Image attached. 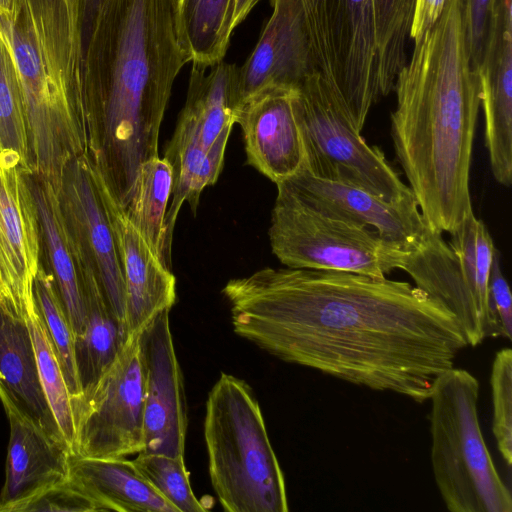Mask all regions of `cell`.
Here are the masks:
<instances>
[{"label":"cell","instance_id":"obj_27","mask_svg":"<svg viewBox=\"0 0 512 512\" xmlns=\"http://www.w3.org/2000/svg\"><path fill=\"white\" fill-rule=\"evenodd\" d=\"M173 169L159 156L143 162L137 169L124 211L151 249L171 269V254L166 248L165 215L171 196Z\"/></svg>","mask_w":512,"mask_h":512},{"label":"cell","instance_id":"obj_3","mask_svg":"<svg viewBox=\"0 0 512 512\" xmlns=\"http://www.w3.org/2000/svg\"><path fill=\"white\" fill-rule=\"evenodd\" d=\"M391 136L427 226L454 232L473 211L469 174L480 82L470 63L461 0H447L397 75Z\"/></svg>","mask_w":512,"mask_h":512},{"label":"cell","instance_id":"obj_40","mask_svg":"<svg viewBox=\"0 0 512 512\" xmlns=\"http://www.w3.org/2000/svg\"><path fill=\"white\" fill-rule=\"evenodd\" d=\"M16 0H0V12L12 11Z\"/></svg>","mask_w":512,"mask_h":512},{"label":"cell","instance_id":"obj_37","mask_svg":"<svg viewBox=\"0 0 512 512\" xmlns=\"http://www.w3.org/2000/svg\"><path fill=\"white\" fill-rule=\"evenodd\" d=\"M447 0H416L412 28L411 40L414 43L420 41L424 35L432 28Z\"/></svg>","mask_w":512,"mask_h":512},{"label":"cell","instance_id":"obj_15","mask_svg":"<svg viewBox=\"0 0 512 512\" xmlns=\"http://www.w3.org/2000/svg\"><path fill=\"white\" fill-rule=\"evenodd\" d=\"M272 13L245 63L238 67L240 106L269 88H296L316 71L301 0H270Z\"/></svg>","mask_w":512,"mask_h":512},{"label":"cell","instance_id":"obj_25","mask_svg":"<svg viewBox=\"0 0 512 512\" xmlns=\"http://www.w3.org/2000/svg\"><path fill=\"white\" fill-rule=\"evenodd\" d=\"M230 132L224 131L209 150L196 142L167 146L164 157L173 169L172 201L165 215L166 248L170 254L180 208L187 201L196 214L203 189L213 185L221 173Z\"/></svg>","mask_w":512,"mask_h":512},{"label":"cell","instance_id":"obj_12","mask_svg":"<svg viewBox=\"0 0 512 512\" xmlns=\"http://www.w3.org/2000/svg\"><path fill=\"white\" fill-rule=\"evenodd\" d=\"M40 224L28 172L0 155V307L24 318L40 266Z\"/></svg>","mask_w":512,"mask_h":512},{"label":"cell","instance_id":"obj_9","mask_svg":"<svg viewBox=\"0 0 512 512\" xmlns=\"http://www.w3.org/2000/svg\"><path fill=\"white\" fill-rule=\"evenodd\" d=\"M276 186L268 236L273 254L285 266L377 278L402 268L409 249L382 238L374 229L311 208L283 182Z\"/></svg>","mask_w":512,"mask_h":512},{"label":"cell","instance_id":"obj_35","mask_svg":"<svg viewBox=\"0 0 512 512\" xmlns=\"http://www.w3.org/2000/svg\"><path fill=\"white\" fill-rule=\"evenodd\" d=\"M496 0H461L462 20L472 68L483 60Z\"/></svg>","mask_w":512,"mask_h":512},{"label":"cell","instance_id":"obj_1","mask_svg":"<svg viewBox=\"0 0 512 512\" xmlns=\"http://www.w3.org/2000/svg\"><path fill=\"white\" fill-rule=\"evenodd\" d=\"M222 294L235 333L271 355L418 403L468 346L457 318L406 281L268 267Z\"/></svg>","mask_w":512,"mask_h":512},{"label":"cell","instance_id":"obj_8","mask_svg":"<svg viewBox=\"0 0 512 512\" xmlns=\"http://www.w3.org/2000/svg\"><path fill=\"white\" fill-rule=\"evenodd\" d=\"M304 167L314 176L353 185L390 203L416 201L410 187L376 146L361 135L350 113L316 71L295 88Z\"/></svg>","mask_w":512,"mask_h":512},{"label":"cell","instance_id":"obj_21","mask_svg":"<svg viewBox=\"0 0 512 512\" xmlns=\"http://www.w3.org/2000/svg\"><path fill=\"white\" fill-rule=\"evenodd\" d=\"M1 398L10 401L52 439L66 443L40 381L34 345L25 318L0 307Z\"/></svg>","mask_w":512,"mask_h":512},{"label":"cell","instance_id":"obj_33","mask_svg":"<svg viewBox=\"0 0 512 512\" xmlns=\"http://www.w3.org/2000/svg\"><path fill=\"white\" fill-rule=\"evenodd\" d=\"M492 432L507 466L512 464V350L502 348L494 357L490 374Z\"/></svg>","mask_w":512,"mask_h":512},{"label":"cell","instance_id":"obj_36","mask_svg":"<svg viewBox=\"0 0 512 512\" xmlns=\"http://www.w3.org/2000/svg\"><path fill=\"white\" fill-rule=\"evenodd\" d=\"M489 294L491 306L500 327L502 337L512 335V297L509 285L502 273L500 253L496 249L490 271Z\"/></svg>","mask_w":512,"mask_h":512},{"label":"cell","instance_id":"obj_5","mask_svg":"<svg viewBox=\"0 0 512 512\" xmlns=\"http://www.w3.org/2000/svg\"><path fill=\"white\" fill-rule=\"evenodd\" d=\"M314 68L361 131L407 63L416 0H301Z\"/></svg>","mask_w":512,"mask_h":512},{"label":"cell","instance_id":"obj_19","mask_svg":"<svg viewBox=\"0 0 512 512\" xmlns=\"http://www.w3.org/2000/svg\"><path fill=\"white\" fill-rule=\"evenodd\" d=\"M401 270L457 318L468 346L475 347L488 337V323L441 233L428 228L421 242L408 250Z\"/></svg>","mask_w":512,"mask_h":512},{"label":"cell","instance_id":"obj_20","mask_svg":"<svg viewBox=\"0 0 512 512\" xmlns=\"http://www.w3.org/2000/svg\"><path fill=\"white\" fill-rule=\"evenodd\" d=\"M239 107L238 66L224 61L209 68L192 64L185 105L168 145L196 142L209 150L232 129Z\"/></svg>","mask_w":512,"mask_h":512},{"label":"cell","instance_id":"obj_30","mask_svg":"<svg viewBox=\"0 0 512 512\" xmlns=\"http://www.w3.org/2000/svg\"><path fill=\"white\" fill-rule=\"evenodd\" d=\"M34 298L56 350L71 396V404H73L81 396L74 358L75 335L56 291L53 278L41 262L34 282Z\"/></svg>","mask_w":512,"mask_h":512},{"label":"cell","instance_id":"obj_32","mask_svg":"<svg viewBox=\"0 0 512 512\" xmlns=\"http://www.w3.org/2000/svg\"><path fill=\"white\" fill-rule=\"evenodd\" d=\"M132 462L141 476L177 512L206 511L192 491L183 455L139 452Z\"/></svg>","mask_w":512,"mask_h":512},{"label":"cell","instance_id":"obj_29","mask_svg":"<svg viewBox=\"0 0 512 512\" xmlns=\"http://www.w3.org/2000/svg\"><path fill=\"white\" fill-rule=\"evenodd\" d=\"M24 318L33 341L39 377L44 393L62 435L72 451L74 422L71 396L56 350L39 314L35 298L26 305Z\"/></svg>","mask_w":512,"mask_h":512},{"label":"cell","instance_id":"obj_34","mask_svg":"<svg viewBox=\"0 0 512 512\" xmlns=\"http://www.w3.org/2000/svg\"><path fill=\"white\" fill-rule=\"evenodd\" d=\"M28 511H101L98 504L68 476L20 504L14 512Z\"/></svg>","mask_w":512,"mask_h":512},{"label":"cell","instance_id":"obj_23","mask_svg":"<svg viewBox=\"0 0 512 512\" xmlns=\"http://www.w3.org/2000/svg\"><path fill=\"white\" fill-rule=\"evenodd\" d=\"M69 477L101 511L177 512L141 476L132 460L69 456Z\"/></svg>","mask_w":512,"mask_h":512},{"label":"cell","instance_id":"obj_17","mask_svg":"<svg viewBox=\"0 0 512 512\" xmlns=\"http://www.w3.org/2000/svg\"><path fill=\"white\" fill-rule=\"evenodd\" d=\"M96 175L122 265L125 325L132 336L155 315L163 310H171L176 301V280L171 269L154 253L113 198L97 171Z\"/></svg>","mask_w":512,"mask_h":512},{"label":"cell","instance_id":"obj_18","mask_svg":"<svg viewBox=\"0 0 512 512\" xmlns=\"http://www.w3.org/2000/svg\"><path fill=\"white\" fill-rule=\"evenodd\" d=\"M0 400L10 426L0 512H14L20 504L68 478L72 451L65 442L52 439L10 401Z\"/></svg>","mask_w":512,"mask_h":512},{"label":"cell","instance_id":"obj_11","mask_svg":"<svg viewBox=\"0 0 512 512\" xmlns=\"http://www.w3.org/2000/svg\"><path fill=\"white\" fill-rule=\"evenodd\" d=\"M55 191L80 268L93 274L110 312L125 325L122 265L96 171L86 154L67 162Z\"/></svg>","mask_w":512,"mask_h":512},{"label":"cell","instance_id":"obj_31","mask_svg":"<svg viewBox=\"0 0 512 512\" xmlns=\"http://www.w3.org/2000/svg\"><path fill=\"white\" fill-rule=\"evenodd\" d=\"M0 155L15 156L28 171V138L22 91L10 50L0 33Z\"/></svg>","mask_w":512,"mask_h":512},{"label":"cell","instance_id":"obj_24","mask_svg":"<svg viewBox=\"0 0 512 512\" xmlns=\"http://www.w3.org/2000/svg\"><path fill=\"white\" fill-rule=\"evenodd\" d=\"M81 276L86 319L82 332L74 339L80 398L93 388L130 337L125 325L107 307L93 274L81 269Z\"/></svg>","mask_w":512,"mask_h":512},{"label":"cell","instance_id":"obj_28","mask_svg":"<svg viewBox=\"0 0 512 512\" xmlns=\"http://www.w3.org/2000/svg\"><path fill=\"white\" fill-rule=\"evenodd\" d=\"M450 236L448 245L457 258L461 273L488 323V337L502 336L489 294L490 271L496 248L488 229L472 211Z\"/></svg>","mask_w":512,"mask_h":512},{"label":"cell","instance_id":"obj_6","mask_svg":"<svg viewBox=\"0 0 512 512\" xmlns=\"http://www.w3.org/2000/svg\"><path fill=\"white\" fill-rule=\"evenodd\" d=\"M204 438L211 484L225 511L289 510L282 469L244 380L221 373L207 397Z\"/></svg>","mask_w":512,"mask_h":512},{"label":"cell","instance_id":"obj_38","mask_svg":"<svg viewBox=\"0 0 512 512\" xmlns=\"http://www.w3.org/2000/svg\"><path fill=\"white\" fill-rule=\"evenodd\" d=\"M106 1L107 0H80L83 57Z\"/></svg>","mask_w":512,"mask_h":512},{"label":"cell","instance_id":"obj_22","mask_svg":"<svg viewBox=\"0 0 512 512\" xmlns=\"http://www.w3.org/2000/svg\"><path fill=\"white\" fill-rule=\"evenodd\" d=\"M40 224V262L53 278L74 335L85 325L86 307L80 265L67 235L53 186L28 173Z\"/></svg>","mask_w":512,"mask_h":512},{"label":"cell","instance_id":"obj_14","mask_svg":"<svg viewBox=\"0 0 512 512\" xmlns=\"http://www.w3.org/2000/svg\"><path fill=\"white\" fill-rule=\"evenodd\" d=\"M280 182L311 208L373 228L382 238L406 249L419 244L429 228L417 201L390 203L359 187L318 178L304 166Z\"/></svg>","mask_w":512,"mask_h":512},{"label":"cell","instance_id":"obj_7","mask_svg":"<svg viewBox=\"0 0 512 512\" xmlns=\"http://www.w3.org/2000/svg\"><path fill=\"white\" fill-rule=\"evenodd\" d=\"M480 384L452 367L434 383L429 414L431 465L451 512H511L512 496L486 446L478 416Z\"/></svg>","mask_w":512,"mask_h":512},{"label":"cell","instance_id":"obj_10","mask_svg":"<svg viewBox=\"0 0 512 512\" xmlns=\"http://www.w3.org/2000/svg\"><path fill=\"white\" fill-rule=\"evenodd\" d=\"M144 377L137 334L93 388L72 404V454L124 458L144 448Z\"/></svg>","mask_w":512,"mask_h":512},{"label":"cell","instance_id":"obj_13","mask_svg":"<svg viewBox=\"0 0 512 512\" xmlns=\"http://www.w3.org/2000/svg\"><path fill=\"white\" fill-rule=\"evenodd\" d=\"M169 312L161 311L137 333L145 396L141 452L184 456L186 404Z\"/></svg>","mask_w":512,"mask_h":512},{"label":"cell","instance_id":"obj_4","mask_svg":"<svg viewBox=\"0 0 512 512\" xmlns=\"http://www.w3.org/2000/svg\"><path fill=\"white\" fill-rule=\"evenodd\" d=\"M80 0H16L0 33L23 96L28 171L56 190L65 165L86 154Z\"/></svg>","mask_w":512,"mask_h":512},{"label":"cell","instance_id":"obj_26","mask_svg":"<svg viewBox=\"0 0 512 512\" xmlns=\"http://www.w3.org/2000/svg\"><path fill=\"white\" fill-rule=\"evenodd\" d=\"M235 0H176V25L189 62L205 68L223 61L234 31Z\"/></svg>","mask_w":512,"mask_h":512},{"label":"cell","instance_id":"obj_2","mask_svg":"<svg viewBox=\"0 0 512 512\" xmlns=\"http://www.w3.org/2000/svg\"><path fill=\"white\" fill-rule=\"evenodd\" d=\"M176 0H107L84 55L86 155L124 209L138 167L158 156L173 83L189 62Z\"/></svg>","mask_w":512,"mask_h":512},{"label":"cell","instance_id":"obj_39","mask_svg":"<svg viewBox=\"0 0 512 512\" xmlns=\"http://www.w3.org/2000/svg\"><path fill=\"white\" fill-rule=\"evenodd\" d=\"M260 0H235L232 27L235 29Z\"/></svg>","mask_w":512,"mask_h":512},{"label":"cell","instance_id":"obj_16","mask_svg":"<svg viewBox=\"0 0 512 512\" xmlns=\"http://www.w3.org/2000/svg\"><path fill=\"white\" fill-rule=\"evenodd\" d=\"M294 90L265 89L243 102L235 116L243 133L247 163L275 184L296 174L305 162Z\"/></svg>","mask_w":512,"mask_h":512}]
</instances>
